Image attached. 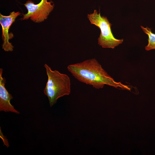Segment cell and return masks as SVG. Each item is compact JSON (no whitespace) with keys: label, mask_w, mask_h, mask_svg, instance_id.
I'll use <instances>...</instances> for the list:
<instances>
[{"label":"cell","mask_w":155,"mask_h":155,"mask_svg":"<svg viewBox=\"0 0 155 155\" xmlns=\"http://www.w3.org/2000/svg\"><path fill=\"white\" fill-rule=\"evenodd\" d=\"M52 1L47 0H41L39 3L35 4L31 0H28L24 5L28 10L26 13L23 14L22 20H28L29 18L36 23L43 22L48 18V16L53 10L54 4Z\"/></svg>","instance_id":"cell-4"},{"label":"cell","mask_w":155,"mask_h":155,"mask_svg":"<svg viewBox=\"0 0 155 155\" xmlns=\"http://www.w3.org/2000/svg\"><path fill=\"white\" fill-rule=\"evenodd\" d=\"M48 80L44 90L47 97L50 106L60 98L69 95L71 92V82L69 77L57 70H53L47 64L44 65Z\"/></svg>","instance_id":"cell-2"},{"label":"cell","mask_w":155,"mask_h":155,"mask_svg":"<svg viewBox=\"0 0 155 155\" xmlns=\"http://www.w3.org/2000/svg\"><path fill=\"white\" fill-rule=\"evenodd\" d=\"M67 68L78 81L96 89L102 88L106 85L115 88L130 90L128 86L115 81L95 58L69 65Z\"/></svg>","instance_id":"cell-1"},{"label":"cell","mask_w":155,"mask_h":155,"mask_svg":"<svg viewBox=\"0 0 155 155\" xmlns=\"http://www.w3.org/2000/svg\"><path fill=\"white\" fill-rule=\"evenodd\" d=\"M143 31L148 35V44L145 47V49L147 51L155 49V34L153 33L150 28L148 27L144 28L143 26H141Z\"/></svg>","instance_id":"cell-7"},{"label":"cell","mask_w":155,"mask_h":155,"mask_svg":"<svg viewBox=\"0 0 155 155\" xmlns=\"http://www.w3.org/2000/svg\"><path fill=\"white\" fill-rule=\"evenodd\" d=\"M21 14L18 11L10 12L7 16L0 13V24L2 27V37L3 41L2 48L5 51H12L13 50V46L9 42V40L13 37V35L12 33H9V30L17 17Z\"/></svg>","instance_id":"cell-5"},{"label":"cell","mask_w":155,"mask_h":155,"mask_svg":"<svg viewBox=\"0 0 155 155\" xmlns=\"http://www.w3.org/2000/svg\"><path fill=\"white\" fill-rule=\"evenodd\" d=\"M88 18L92 24L98 27L100 34L98 38V44L103 48H114L122 43L123 39H118L113 36L111 31L112 24L106 17L101 16L100 11L98 13L94 10L93 13L88 14Z\"/></svg>","instance_id":"cell-3"},{"label":"cell","mask_w":155,"mask_h":155,"mask_svg":"<svg viewBox=\"0 0 155 155\" xmlns=\"http://www.w3.org/2000/svg\"><path fill=\"white\" fill-rule=\"evenodd\" d=\"M3 69H0V111L5 112H12L16 114H20V112L16 110L10 102L13 98L5 87L6 80L2 77Z\"/></svg>","instance_id":"cell-6"}]
</instances>
